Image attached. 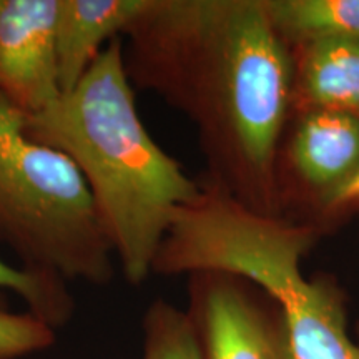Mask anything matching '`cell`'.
Masks as SVG:
<instances>
[{"mask_svg":"<svg viewBox=\"0 0 359 359\" xmlns=\"http://www.w3.org/2000/svg\"><path fill=\"white\" fill-rule=\"evenodd\" d=\"M123 37L133 87L195 123L210 180L246 205L268 191L294 75L263 0H148Z\"/></svg>","mask_w":359,"mask_h":359,"instance_id":"obj_1","label":"cell"},{"mask_svg":"<svg viewBox=\"0 0 359 359\" xmlns=\"http://www.w3.org/2000/svg\"><path fill=\"white\" fill-rule=\"evenodd\" d=\"M25 132L69 156L87 183L123 276L135 286L145 281L175 213L198 195L200 183L143 125L123 37L103 48L74 88L25 116Z\"/></svg>","mask_w":359,"mask_h":359,"instance_id":"obj_2","label":"cell"},{"mask_svg":"<svg viewBox=\"0 0 359 359\" xmlns=\"http://www.w3.org/2000/svg\"><path fill=\"white\" fill-rule=\"evenodd\" d=\"M313 238L311 228L271 217L208 180L177 210L151 273H219L253 283L280 309L294 359H359L343 296L302 271Z\"/></svg>","mask_w":359,"mask_h":359,"instance_id":"obj_3","label":"cell"},{"mask_svg":"<svg viewBox=\"0 0 359 359\" xmlns=\"http://www.w3.org/2000/svg\"><path fill=\"white\" fill-rule=\"evenodd\" d=\"M0 245L20 266L105 286L115 255L95 203L69 156L25 132V115L0 95Z\"/></svg>","mask_w":359,"mask_h":359,"instance_id":"obj_4","label":"cell"},{"mask_svg":"<svg viewBox=\"0 0 359 359\" xmlns=\"http://www.w3.org/2000/svg\"><path fill=\"white\" fill-rule=\"evenodd\" d=\"M190 313L205 359H294L280 309L257 302L240 278L190 276Z\"/></svg>","mask_w":359,"mask_h":359,"instance_id":"obj_5","label":"cell"},{"mask_svg":"<svg viewBox=\"0 0 359 359\" xmlns=\"http://www.w3.org/2000/svg\"><path fill=\"white\" fill-rule=\"evenodd\" d=\"M58 0H0V95L25 116L62 95L55 43Z\"/></svg>","mask_w":359,"mask_h":359,"instance_id":"obj_6","label":"cell"},{"mask_svg":"<svg viewBox=\"0 0 359 359\" xmlns=\"http://www.w3.org/2000/svg\"><path fill=\"white\" fill-rule=\"evenodd\" d=\"M148 0H58L55 43L62 92L87 74L103 48L123 37Z\"/></svg>","mask_w":359,"mask_h":359,"instance_id":"obj_7","label":"cell"},{"mask_svg":"<svg viewBox=\"0 0 359 359\" xmlns=\"http://www.w3.org/2000/svg\"><path fill=\"white\" fill-rule=\"evenodd\" d=\"M294 170L330 200L359 170V118L336 111H306L290 147Z\"/></svg>","mask_w":359,"mask_h":359,"instance_id":"obj_8","label":"cell"},{"mask_svg":"<svg viewBox=\"0 0 359 359\" xmlns=\"http://www.w3.org/2000/svg\"><path fill=\"white\" fill-rule=\"evenodd\" d=\"M294 93L306 111L359 118V40L325 39L296 47Z\"/></svg>","mask_w":359,"mask_h":359,"instance_id":"obj_9","label":"cell"},{"mask_svg":"<svg viewBox=\"0 0 359 359\" xmlns=\"http://www.w3.org/2000/svg\"><path fill=\"white\" fill-rule=\"evenodd\" d=\"M263 6L288 45L325 39L359 40V0H263Z\"/></svg>","mask_w":359,"mask_h":359,"instance_id":"obj_10","label":"cell"},{"mask_svg":"<svg viewBox=\"0 0 359 359\" xmlns=\"http://www.w3.org/2000/svg\"><path fill=\"white\" fill-rule=\"evenodd\" d=\"M142 359H205L191 314L165 299H155L143 316Z\"/></svg>","mask_w":359,"mask_h":359,"instance_id":"obj_11","label":"cell"},{"mask_svg":"<svg viewBox=\"0 0 359 359\" xmlns=\"http://www.w3.org/2000/svg\"><path fill=\"white\" fill-rule=\"evenodd\" d=\"M4 290L20 296L29 311L53 330L64 326L74 314V296L67 288V281L58 276L12 266L0 259V308H4Z\"/></svg>","mask_w":359,"mask_h":359,"instance_id":"obj_12","label":"cell"},{"mask_svg":"<svg viewBox=\"0 0 359 359\" xmlns=\"http://www.w3.org/2000/svg\"><path fill=\"white\" fill-rule=\"evenodd\" d=\"M55 339V330L30 311L8 313L0 308V359H17L43 351Z\"/></svg>","mask_w":359,"mask_h":359,"instance_id":"obj_13","label":"cell"},{"mask_svg":"<svg viewBox=\"0 0 359 359\" xmlns=\"http://www.w3.org/2000/svg\"><path fill=\"white\" fill-rule=\"evenodd\" d=\"M349 201H358L359 203V170L353 178H349L338 191L334 193L331 203L339 205V203H349Z\"/></svg>","mask_w":359,"mask_h":359,"instance_id":"obj_14","label":"cell"}]
</instances>
